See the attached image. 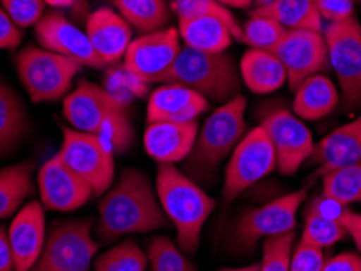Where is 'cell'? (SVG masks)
Instances as JSON below:
<instances>
[{
	"instance_id": "cell-1",
	"label": "cell",
	"mask_w": 361,
	"mask_h": 271,
	"mask_svg": "<svg viewBox=\"0 0 361 271\" xmlns=\"http://www.w3.org/2000/svg\"><path fill=\"white\" fill-rule=\"evenodd\" d=\"M166 225L168 218L147 175L124 169L118 184L101 200L97 234L101 242L109 244L127 234L150 232Z\"/></svg>"
},
{
	"instance_id": "cell-2",
	"label": "cell",
	"mask_w": 361,
	"mask_h": 271,
	"mask_svg": "<svg viewBox=\"0 0 361 271\" xmlns=\"http://www.w3.org/2000/svg\"><path fill=\"white\" fill-rule=\"evenodd\" d=\"M63 117L78 132L97 135L114 151H127L134 141L124 101L92 82H80L63 99Z\"/></svg>"
},
{
	"instance_id": "cell-3",
	"label": "cell",
	"mask_w": 361,
	"mask_h": 271,
	"mask_svg": "<svg viewBox=\"0 0 361 271\" xmlns=\"http://www.w3.org/2000/svg\"><path fill=\"white\" fill-rule=\"evenodd\" d=\"M157 195L164 215L176 227L180 251L197 252L202 227L215 210V200L174 164L158 166Z\"/></svg>"
},
{
	"instance_id": "cell-4",
	"label": "cell",
	"mask_w": 361,
	"mask_h": 271,
	"mask_svg": "<svg viewBox=\"0 0 361 271\" xmlns=\"http://www.w3.org/2000/svg\"><path fill=\"white\" fill-rule=\"evenodd\" d=\"M246 98L238 94L210 114L197 140L185 158V175L194 182H205L216 171L220 163L231 155L238 143L246 135Z\"/></svg>"
},
{
	"instance_id": "cell-5",
	"label": "cell",
	"mask_w": 361,
	"mask_h": 271,
	"mask_svg": "<svg viewBox=\"0 0 361 271\" xmlns=\"http://www.w3.org/2000/svg\"><path fill=\"white\" fill-rule=\"evenodd\" d=\"M158 83H178L205 99L225 104L240 94L241 73L225 52H204L183 46L171 68Z\"/></svg>"
},
{
	"instance_id": "cell-6",
	"label": "cell",
	"mask_w": 361,
	"mask_h": 271,
	"mask_svg": "<svg viewBox=\"0 0 361 271\" xmlns=\"http://www.w3.org/2000/svg\"><path fill=\"white\" fill-rule=\"evenodd\" d=\"M80 63L42 47H25L17 56V72L33 103H52L66 98Z\"/></svg>"
},
{
	"instance_id": "cell-7",
	"label": "cell",
	"mask_w": 361,
	"mask_h": 271,
	"mask_svg": "<svg viewBox=\"0 0 361 271\" xmlns=\"http://www.w3.org/2000/svg\"><path fill=\"white\" fill-rule=\"evenodd\" d=\"M322 34L329 63L337 73L345 111L361 108V25L357 15L327 23Z\"/></svg>"
},
{
	"instance_id": "cell-8",
	"label": "cell",
	"mask_w": 361,
	"mask_h": 271,
	"mask_svg": "<svg viewBox=\"0 0 361 271\" xmlns=\"http://www.w3.org/2000/svg\"><path fill=\"white\" fill-rule=\"evenodd\" d=\"M92 225L90 220H73L52 226L31 271H88L99 247Z\"/></svg>"
},
{
	"instance_id": "cell-9",
	"label": "cell",
	"mask_w": 361,
	"mask_h": 271,
	"mask_svg": "<svg viewBox=\"0 0 361 271\" xmlns=\"http://www.w3.org/2000/svg\"><path fill=\"white\" fill-rule=\"evenodd\" d=\"M59 156L73 172L93 189L94 195H103L114 182V150L108 141L75 129H62Z\"/></svg>"
},
{
	"instance_id": "cell-10",
	"label": "cell",
	"mask_w": 361,
	"mask_h": 271,
	"mask_svg": "<svg viewBox=\"0 0 361 271\" xmlns=\"http://www.w3.org/2000/svg\"><path fill=\"white\" fill-rule=\"evenodd\" d=\"M277 169V155L261 125L243 137L233 150L225 171L223 200L230 203L244 190Z\"/></svg>"
},
{
	"instance_id": "cell-11",
	"label": "cell",
	"mask_w": 361,
	"mask_h": 271,
	"mask_svg": "<svg viewBox=\"0 0 361 271\" xmlns=\"http://www.w3.org/2000/svg\"><path fill=\"white\" fill-rule=\"evenodd\" d=\"M285 67L290 88L296 92L306 78L326 72L329 52L324 34L311 30H286L272 51Z\"/></svg>"
},
{
	"instance_id": "cell-12",
	"label": "cell",
	"mask_w": 361,
	"mask_h": 271,
	"mask_svg": "<svg viewBox=\"0 0 361 271\" xmlns=\"http://www.w3.org/2000/svg\"><path fill=\"white\" fill-rule=\"evenodd\" d=\"M180 49L178 28L142 34L130 42L124 56L126 70L142 83H158L176 61Z\"/></svg>"
},
{
	"instance_id": "cell-13",
	"label": "cell",
	"mask_w": 361,
	"mask_h": 271,
	"mask_svg": "<svg viewBox=\"0 0 361 271\" xmlns=\"http://www.w3.org/2000/svg\"><path fill=\"white\" fill-rule=\"evenodd\" d=\"M306 196L307 189H300L243 213L236 225V242L251 247L261 239L295 231L296 215Z\"/></svg>"
},
{
	"instance_id": "cell-14",
	"label": "cell",
	"mask_w": 361,
	"mask_h": 271,
	"mask_svg": "<svg viewBox=\"0 0 361 271\" xmlns=\"http://www.w3.org/2000/svg\"><path fill=\"white\" fill-rule=\"evenodd\" d=\"M261 127L272 141L277 168L283 175H293L314 151L311 130L290 111H272L264 117Z\"/></svg>"
},
{
	"instance_id": "cell-15",
	"label": "cell",
	"mask_w": 361,
	"mask_h": 271,
	"mask_svg": "<svg viewBox=\"0 0 361 271\" xmlns=\"http://www.w3.org/2000/svg\"><path fill=\"white\" fill-rule=\"evenodd\" d=\"M35 34L42 49L72 58L83 67L101 68L106 63L94 52L85 31L57 12L42 15L35 25Z\"/></svg>"
},
{
	"instance_id": "cell-16",
	"label": "cell",
	"mask_w": 361,
	"mask_h": 271,
	"mask_svg": "<svg viewBox=\"0 0 361 271\" xmlns=\"http://www.w3.org/2000/svg\"><path fill=\"white\" fill-rule=\"evenodd\" d=\"M41 203L49 210L75 211L90 201L93 189L72 171L57 153L42 164L38 175Z\"/></svg>"
},
{
	"instance_id": "cell-17",
	"label": "cell",
	"mask_w": 361,
	"mask_h": 271,
	"mask_svg": "<svg viewBox=\"0 0 361 271\" xmlns=\"http://www.w3.org/2000/svg\"><path fill=\"white\" fill-rule=\"evenodd\" d=\"M15 271H31L46 242V220L41 201H30L15 215L8 231Z\"/></svg>"
},
{
	"instance_id": "cell-18",
	"label": "cell",
	"mask_w": 361,
	"mask_h": 271,
	"mask_svg": "<svg viewBox=\"0 0 361 271\" xmlns=\"http://www.w3.org/2000/svg\"><path fill=\"white\" fill-rule=\"evenodd\" d=\"M199 122H153L148 124L143 145L148 156L160 164L185 161L199 135Z\"/></svg>"
},
{
	"instance_id": "cell-19",
	"label": "cell",
	"mask_w": 361,
	"mask_h": 271,
	"mask_svg": "<svg viewBox=\"0 0 361 271\" xmlns=\"http://www.w3.org/2000/svg\"><path fill=\"white\" fill-rule=\"evenodd\" d=\"M85 33L106 65L122 61L134 41V28L118 12L108 7L98 8L90 15Z\"/></svg>"
},
{
	"instance_id": "cell-20",
	"label": "cell",
	"mask_w": 361,
	"mask_h": 271,
	"mask_svg": "<svg viewBox=\"0 0 361 271\" xmlns=\"http://www.w3.org/2000/svg\"><path fill=\"white\" fill-rule=\"evenodd\" d=\"M209 109V101L194 89L178 83H164L150 94L147 122H192Z\"/></svg>"
},
{
	"instance_id": "cell-21",
	"label": "cell",
	"mask_w": 361,
	"mask_h": 271,
	"mask_svg": "<svg viewBox=\"0 0 361 271\" xmlns=\"http://www.w3.org/2000/svg\"><path fill=\"white\" fill-rule=\"evenodd\" d=\"M311 161L322 175L361 163V114L324 137L314 146Z\"/></svg>"
},
{
	"instance_id": "cell-22",
	"label": "cell",
	"mask_w": 361,
	"mask_h": 271,
	"mask_svg": "<svg viewBox=\"0 0 361 271\" xmlns=\"http://www.w3.org/2000/svg\"><path fill=\"white\" fill-rule=\"evenodd\" d=\"M243 82L252 93L269 94L288 83L285 67L274 52L249 49L243 54L240 63Z\"/></svg>"
},
{
	"instance_id": "cell-23",
	"label": "cell",
	"mask_w": 361,
	"mask_h": 271,
	"mask_svg": "<svg viewBox=\"0 0 361 271\" xmlns=\"http://www.w3.org/2000/svg\"><path fill=\"white\" fill-rule=\"evenodd\" d=\"M341 103V93L322 73L302 82L295 92L293 111L305 120H317L332 113Z\"/></svg>"
},
{
	"instance_id": "cell-24",
	"label": "cell",
	"mask_w": 361,
	"mask_h": 271,
	"mask_svg": "<svg viewBox=\"0 0 361 271\" xmlns=\"http://www.w3.org/2000/svg\"><path fill=\"white\" fill-rule=\"evenodd\" d=\"M178 20L179 38L188 47L204 52H225L231 46V31L219 18L188 17Z\"/></svg>"
},
{
	"instance_id": "cell-25",
	"label": "cell",
	"mask_w": 361,
	"mask_h": 271,
	"mask_svg": "<svg viewBox=\"0 0 361 271\" xmlns=\"http://www.w3.org/2000/svg\"><path fill=\"white\" fill-rule=\"evenodd\" d=\"M251 15L272 18L285 30H311L322 33V18L314 0H270L259 5Z\"/></svg>"
},
{
	"instance_id": "cell-26",
	"label": "cell",
	"mask_w": 361,
	"mask_h": 271,
	"mask_svg": "<svg viewBox=\"0 0 361 271\" xmlns=\"http://www.w3.org/2000/svg\"><path fill=\"white\" fill-rule=\"evenodd\" d=\"M118 13L142 34L168 28L171 8L166 0H114Z\"/></svg>"
},
{
	"instance_id": "cell-27",
	"label": "cell",
	"mask_w": 361,
	"mask_h": 271,
	"mask_svg": "<svg viewBox=\"0 0 361 271\" xmlns=\"http://www.w3.org/2000/svg\"><path fill=\"white\" fill-rule=\"evenodd\" d=\"M33 163H20L0 171V218L17 213L21 203L33 195Z\"/></svg>"
},
{
	"instance_id": "cell-28",
	"label": "cell",
	"mask_w": 361,
	"mask_h": 271,
	"mask_svg": "<svg viewBox=\"0 0 361 271\" xmlns=\"http://www.w3.org/2000/svg\"><path fill=\"white\" fill-rule=\"evenodd\" d=\"M28 129V119L20 98L0 82V153L21 141Z\"/></svg>"
},
{
	"instance_id": "cell-29",
	"label": "cell",
	"mask_w": 361,
	"mask_h": 271,
	"mask_svg": "<svg viewBox=\"0 0 361 271\" xmlns=\"http://www.w3.org/2000/svg\"><path fill=\"white\" fill-rule=\"evenodd\" d=\"M322 194L345 206L361 201V163L324 174Z\"/></svg>"
},
{
	"instance_id": "cell-30",
	"label": "cell",
	"mask_w": 361,
	"mask_h": 271,
	"mask_svg": "<svg viewBox=\"0 0 361 271\" xmlns=\"http://www.w3.org/2000/svg\"><path fill=\"white\" fill-rule=\"evenodd\" d=\"M171 12L178 15V18L188 17H214L223 21L230 28L233 38L241 41L243 38V26L238 23L235 15L221 5L219 0H173L169 5Z\"/></svg>"
},
{
	"instance_id": "cell-31",
	"label": "cell",
	"mask_w": 361,
	"mask_h": 271,
	"mask_svg": "<svg viewBox=\"0 0 361 271\" xmlns=\"http://www.w3.org/2000/svg\"><path fill=\"white\" fill-rule=\"evenodd\" d=\"M147 265L145 252L134 241H126L101 253L94 271H145Z\"/></svg>"
},
{
	"instance_id": "cell-32",
	"label": "cell",
	"mask_w": 361,
	"mask_h": 271,
	"mask_svg": "<svg viewBox=\"0 0 361 271\" xmlns=\"http://www.w3.org/2000/svg\"><path fill=\"white\" fill-rule=\"evenodd\" d=\"M347 236V231L341 221L329 220L322 215L317 213L310 206L305 210V227H302L301 241H305L311 246L327 248L337 244L338 241Z\"/></svg>"
},
{
	"instance_id": "cell-33",
	"label": "cell",
	"mask_w": 361,
	"mask_h": 271,
	"mask_svg": "<svg viewBox=\"0 0 361 271\" xmlns=\"http://www.w3.org/2000/svg\"><path fill=\"white\" fill-rule=\"evenodd\" d=\"M147 258L152 271H195L194 263L166 236L152 239L148 244Z\"/></svg>"
},
{
	"instance_id": "cell-34",
	"label": "cell",
	"mask_w": 361,
	"mask_h": 271,
	"mask_svg": "<svg viewBox=\"0 0 361 271\" xmlns=\"http://www.w3.org/2000/svg\"><path fill=\"white\" fill-rule=\"evenodd\" d=\"M286 30L277 21L262 15H251V18L243 26L241 42L251 46V49L272 51L283 38Z\"/></svg>"
},
{
	"instance_id": "cell-35",
	"label": "cell",
	"mask_w": 361,
	"mask_h": 271,
	"mask_svg": "<svg viewBox=\"0 0 361 271\" xmlns=\"http://www.w3.org/2000/svg\"><path fill=\"white\" fill-rule=\"evenodd\" d=\"M295 231L264 239L261 271H290L293 253Z\"/></svg>"
},
{
	"instance_id": "cell-36",
	"label": "cell",
	"mask_w": 361,
	"mask_h": 271,
	"mask_svg": "<svg viewBox=\"0 0 361 271\" xmlns=\"http://www.w3.org/2000/svg\"><path fill=\"white\" fill-rule=\"evenodd\" d=\"M0 7L21 30L38 23L44 15L46 4L44 0H0Z\"/></svg>"
},
{
	"instance_id": "cell-37",
	"label": "cell",
	"mask_w": 361,
	"mask_h": 271,
	"mask_svg": "<svg viewBox=\"0 0 361 271\" xmlns=\"http://www.w3.org/2000/svg\"><path fill=\"white\" fill-rule=\"evenodd\" d=\"M324 262H326V258H324L322 248L311 246V244L300 239L293 253H291L290 271H321Z\"/></svg>"
},
{
	"instance_id": "cell-38",
	"label": "cell",
	"mask_w": 361,
	"mask_h": 271,
	"mask_svg": "<svg viewBox=\"0 0 361 271\" xmlns=\"http://www.w3.org/2000/svg\"><path fill=\"white\" fill-rule=\"evenodd\" d=\"M321 18L329 23L343 21L355 15V0H314Z\"/></svg>"
},
{
	"instance_id": "cell-39",
	"label": "cell",
	"mask_w": 361,
	"mask_h": 271,
	"mask_svg": "<svg viewBox=\"0 0 361 271\" xmlns=\"http://www.w3.org/2000/svg\"><path fill=\"white\" fill-rule=\"evenodd\" d=\"M23 39V33L12 20L5 10L0 7V51H12L20 46Z\"/></svg>"
},
{
	"instance_id": "cell-40",
	"label": "cell",
	"mask_w": 361,
	"mask_h": 271,
	"mask_svg": "<svg viewBox=\"0 0 361 271\" xmlns=\"http://www.w3.org/2000/svg\"><path fill=\"white\" fill-rule=\"evenodd\" d=\"M321 271H361V255L343 252L324 262Z\"/></svg>"
},
{
	"instance_id": "cell-41",
	"label": "cell",
	"mask_w": 361,
	"mask_h": 271,
	"mask_svg": "<svg viewBox=\"0 0 361 271\" xmlns=\"http://www.w3.org/2000/svg\"><path fill=\"white\" fill-rule=\"evenodd\" d=\"M342 225L345 227V231L350 237L353 239L355 246H357L358 252L361 255V215L355 213V211H347L342 220Z\"/></svg>"
},
{
	"instance_id": "cell-42",
	"label": "cell",
	"mask_w": 361,
	"mask_h": 271,
	"mask_svg": "<svg viewBox=\"0 0 361 271\" xmlns=\"http://www.w3.org/2000/svg\"><path fill=\"white\" fill-rule=\"evenodd\" d=\"M0 271H15L8 234L0 226Z\"/></svg>"
},
{
	"instance_id": "cell-43",
	"label": "cell",
	"mask_w": 361,
	"mask_h": 271,
	"mask_svg": "<svg viewBox=\"0 0 361 271\" xmlns=\"http://www.w3.org/2000/svg\"><path fill=\"white\" fill-rule=\"evenodd\" d=\"M226 8H247L254 4V0H219Z\"/></svg>"
},
{
	"instance_id": "cell-44",
	"label": "cell",
	"mask_w": 361,
	"mask_h": 271,
	"mask_svg": "<svg viewBox=\"0 0 361 271\" xmlns=\"http://www.w3.org/2000/svg\"><path fill=\"white\" fill-rule=\"evenodd\" d=\"M78 0H44L46 5H51V7H57V8H68V7H75Z\"/></svg>"
},
{
	"instance_id": "cell-45",
	"label": "cell",
	"mask_w": 361,
	"mask_h": 271,
	"mask_svg": "<svg viewBox=\"0 0 361 271\" xmlns=\"http://www.w3.org/2000/svg\"><path fill=\"white\" fill-rule=\"evenodd\" d=\"M220 271H261V265L254 263V265H249V267H243V268H225V270H220Z\"/></svg>"
},
{
	"instance_id": "cell-46",
	"label": "cell",
	"mask_w": 361,
	"mask_h": 271,
	"mask_svg": "<svg viewBox=\"0 0 361 271\" xmlns=\"http://www.w3.org/2000/svg\"><path fill=\"white\" fill-rule=\"evenodd\" d=\"M87 2H88V0H78L75 8L77 10H85V8H87Z\"/></svg>"
},
{
	"instance_id": "cell-47",
	"label": "cell",
	"mask_w": 361,
	"mask_h": 271,
	"mask_svg": "<svg viewBox=\"0 0 361 271\" xmlns=\"http://www.w3.org/2000/svg\"><path fill=\"white\" fill-rule=\"evenodd\" d=\"M254 2H257V7L259 5H264V4H269L270 0H254Z\"/></svg>"
}]
</instances>
